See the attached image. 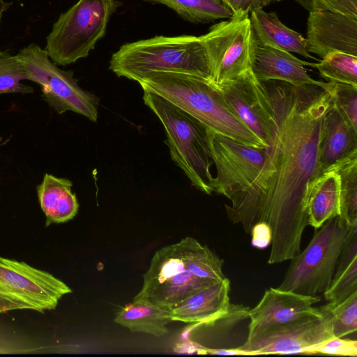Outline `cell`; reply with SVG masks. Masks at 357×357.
<instances>
[{
    "label": "cell",
    "mask_w": 357,
    "mask_h": 357,
    "mask_svg": "<svg viewBox=\"0 0 357 357\" xmlns=\"http://www.w3.org/2000/svg\"><path fill=\"white\" fill-rule=\"evenodd\" d=\"M16 56L26 70L28 80L40 86L42 98L57 114L70 111L97 121L99 98L79 86L73 71L57 67L45 50L36 43L22 48Z\"/></svg>",
    "instance_id": "52a82bcc"
},
{
    "label": "cell",
    "mask_w": 357,
    "mask_h": 357,
    "mask_svg": "<svg viewBox=\"0 0 357 357\" xmlns=\"http://www.w3.org/2000/svg\"><path fill=\"white\" fill-rule=\"evenodd\" d=\"M333 337L331 314L321 307L313 312L248 337L245 344L238 348L248 356L313 354L318 345Z\"/></svg>",
    "instance_id": "30bf717a"
},
{
    "label": "cell",
    "mask_w": 357,
    "mask_h": 357,
    "mask_svg": "<svg viewBox=\"0 0 357 357\" xmlns=\"http://www.w3.org/2000/svg\"><path fill=\"white\" fill-rule=\"evenodd\" d=\"M211 67V80L221 84L252 69L256 40L248 13L234 15L202 35Z\"/></svg>",
    "instance_id": "9c48e42d"
},
{
    "label": "cell",
    "mask_w": 357,
    "mask_h": 357,
    "mask_svg": "<svg viewBox=\"0 0 357 357\" xmlns=\"http://www.w3.org/2000/svg\"><path fill=\"white\" fill-rule=\"evenodd\" d=\"M356 257H357V225L349 229L338 257L334 275L345 268Z\"/></svg>",
    "instance_id": "d6a6232c"
},
{
    "label": "cell",
    "mask_w": 357,
    "mask_h": 357,
    "mask_svg": "<svg viewBox=\"0 0 357 357\" xmlns=\"http://www.w3.org/2000/svg\"><path fill=\"white\" fill-rule=\"evenodd\" d=\"M218 282L195 275L185 265L176 243L153 255L143 275V285L133 298L170 310L192 294Z\"/></svg>",
    "instance_id": "8fae6325"
},
{
    "label": "cell",
    "mask_w": 357,
    "mask_h": 357,
    "mask_svg": "<svg viewBox=\"0 0 357 357\" xmlns=\"http://www.w3.org/2000/svg\"><path fill=\"white\" fill-rule=\"evenodd\" d=\"M271 102L274 129L260 172L243 192L225 204L229 219L247 233L259 222L272 231L269 264L291 260L301 252L309 225L307 188L322 174L319 151L331 91L314 84L264 82Z\"/></svg>",
    "instance_id": "6da1fadb"
},
{
    "label": "cell",
    "mask_w": 357,
    "mask_h": 357,
    "mask_svg": "<svg viewBox=\"0 0 357 357\" xmlns=\"http://www.w3.org/2000/svg\"><path fill=\"white\" fill-rule=\"evenodd\" d=\"M314 354L356 357L357 341L334 337L318 345L314 350Z\"/></svg>",
    "instance_id": "1f68e13d"
},
{
    "label": "cell",
    "mask_w": 357,
    "mask_h": 357,
    "mask_svg": "<svg viewBox=\"0 0 357 357\" xmlns=\"http://www.w3.org/2000/svg\"><path fill=\"white\" fill-rule=\"evenodd\" d=\"M176 244L185 265L195 275L216 282L226 278L222 271L223 260L208 246L190 236Z\"/></svg>",
    "instance_id": "603a6c76"
},
{
    "label": "cell",
    "mask_w": 357,
    "mask_h": 357,
    "mask_svg": "<svg viewBox=\"0 0 357 357\" xmlns=\"http://www.w3.org/2000/svg\"><path fill=\"white\" fill-rule=\"evenodd\" d=\"M253 247L262 249L268 246L272 240V231L268 223L262 222L255 225L251 230Z\"/></svg>",
    "instance_id": "e575fe53"
},
{
    "label": "cell",
    "mask_w": 357,
    "mask_h": 357,
    "mask_svg": "<svg viewBox=\"0 0 357 357\" xmlns=\"http://www.w3.org/2000/svg\"><path fill=\"white\" fill-rule=\"evenodd\" d=\"M144 104L158 118L166 133L167 145L174 162L184 172L190 183L199 191L213 192V161L208 148L207 127L199 120L147 90H143Z\"/></svg>",
    "instance_id": "277c9868"
},
{
    "label": "cell",
    "mask_w": 357,
    "mask_h": 357,
    "mask_svg": "<svg viewBox=\"0 0 357 357\" xmlns=\"http://www.w3.org/2000/svg\"><path fill=\"white\" fill-rule=\"evenodd\" d=\"M333 92L335 105L357 130V87L333 83Z\"/></svg>",
    "instance_id": "f546056e"
},
{
    "label": "cell",
    "mask_w": 357,
    "mask_h": 357,
    "mask_svg": "<svg viewBox=\"0 0 357 357\" xmlns=\"http://www.w3.org/2000/svg\"><path fill=\"white\" fill-rule=\"evenodd\" d=\"M138 83L142 90L161 96L212 130L248 146L266 148L229 109L210 81L183 73L158 71L148 74Z\"/></svg>",
    "instance_id": "7a4b0ae2"
},
{
    "label": "cell",
    "mask_w": 357,
    "mask_h": 357,
    "mask_svg": "<svg viewBox=\"0 0 357 357\" xmlns=\"http://www.w3.org/2000/svg\"><path fill=\"white\" fill-rule=\"evenodd\" d=\"M73 183L67 178L45 173L36 186L38 201L45 215V227L66 222L77 213L79 203L72 191Z\"/></svg>",
    "instance_id": "ffe728a7"
},
{
    "label": "cell",
    "mask_w": 357,
    "mask_h": 357,
    "mask_svg": "<svg viewBox=\"0 0 357 357\" xmlns=\"http://www.w3.org/2000/svg\"><path fill=\"white\" fill-rule=\"evenodd\" d=\"M212 84L234 114L268 147L274 116L264 82L249 69L231 80Z\"/></svg>",
    "instance_id": "4fadbf2b"
},
{
    "label": "cell",
    "mask_w": 357,
    "mask_h": 357,
    "mask_svg": "<svg viewBox=\"0 0 357 357\" xmlns=\"http://www.w3.org/2000/svg\"><path fill=\"white\" fill-rule=\"evenodd\" d=\"M357 154V130L335 105L333 100L324 122L319 151L322 174Z\"/></svg>",
    "instance_id": "ac0fdd59"
},
{
    "label": "cell",
    "mask_w": 357,
    "mask_h": 357,
    "mask_svg": "<svg viewBox=\"0 0 357 357\" xmlns=\"http://www.w3.org/2000/svg\"><path fill=\"white\" fill-rule=\"evenodd\" d=\"M11 4L6 0H0V24L3 13L11 6Z\"/></svg>",
    "instance_id": "d590c367"
},
{
    "label": "cell",
    "mask_w": 357,
    "mask_h": 357,
    "mask_svg": "<svg viewBox=\"0 0 357 357\" xmlns=\"http://www.w3.org/2000/svg\"><path fill=\"white\" fill-rule=\"evenodd\" d=\"M114 321L133 332L162 337L168 334L167 325L172 321L170 310L146 300L133 298L116 312Z\"/></svg>",
    "instance_id": "7402d4cb"
},
{
    "label": "cell",
    "mask_w": 357,
    "mask_h": 357,
    "mask_svg": "<svg viewBox=\"0 0 357 357\" xmlns=\"http://www.w3.org/2000/svg\"><path fill=\"white\" fill-rule=\"evenodd\" d=\"M161 3L176 12L185 20L207 23L233 17L230 8L222 0H144Z\"/></svg>",
    "instance_id": "cb8c5ba5"
},
{
    "label": "cell",
    "mask_w": 357,
    "mask_h": 357,
    "mask_svg": "<svg viewBox=\"0 0 357 357\" xmlns=\"http://www.w3.org/2000/svg\"><path fill=\"white\" fill-rule=\"evenodd\" d=\"M230 281L225 278L185 298L170 309L172 321L211 325L229 311Z\"/></svg>",
    "instance_id": "e0dca14e"
},
{
    "label": "cell",
    "mask_w": 357,
    "mask_h": 357,
    "mask_svg": "<svg viewBox=\"0 0 357 357\" xmlns=\"http://www.w3.org/2000/svg\"><path fill=\"white\" fill-rule=\"evenodd\" d=\"M319 301L317 296H305L278 288L266 289L259 303L249 310L248 337L313 312L317 309L313 305Z\"/></svg>",
    "instance_id": "9a60e30c"
},
{
    "label": "cell",
    "mask_w": 357,
    "mask_h": 357,
    "mask_svg": "<svg viewBox=\"0 0 357 357\" xmlns=\"http://www.w3.org/2000/svg\"><path fill=\"white\" fill-rule=\"evenodd\" d=\"M357 291V257L339 273L333 275L332 281L323 294L324 298L332 305H337Z\"/></svg>",
    "instance_id": "f1b7e54d"
},
{
    "label": "cell",
    "mask_w": 357,
    "mask_h": 357,
    "mask_svg": "<svg viewBox=\"0 0 357 357\" xmlns=\"http://www.w3.org/2000/svg\"><path fill=\"white\" fill-rule=\"evenodd\" d=\"M309 12L332 10L357 16V0H295Z\"/></svg>",
    "instance_id": "4dcf8cb0"
},
{
    "label": "cell",
    "mask_w": 357,
    "mask_h": 357,
    "mask_svg": "<svg viewBox=\"0 0 357 357\" xmlns=\"http://www.w3.org/2000/svg\"><path fill=\"white\" fill-rule=\"evenodd\" d=\"M321 307L331 314L332 330L335 337H343L356 332L357 291L337 305L328 303Z\"/></svg>",
    "instance_id": "83f0119b"
},
{
    "label": "cell",
    "mask_w": 357,
    "mask_h": 357,
    "mask_svg": "<svg viewBox=\"0 0 357 357\" xmlns=\"http://www.w3.org/2000/svg\"><path fill=\"white\" fill-rule=\"evenodd\" d=\"M232 11L234 15L250 13L251 11L263 8L271 3L282 0H222Z\"/></svg>",
    "instance_id": "836d02e7"
},
{
    "label": "cell",
    "mask_w": 357,
    "mask_h": 357,
    "mask_svg": "<svg viewBox=\"0 0 357 357\" xmlns=\"http://www.w3.org/2000/svg\"><path fill=\"white\" fill-rule=\"evenodd\" d=\"M340 195V176L334 169L311 181L307 188L309 225L317 229L339 215Z\"/></svg>",
    "instance_id": "44dd1931"
},
{
    "label": "cell",
    "mask_w": 357,
    "mask_h": 357,
    "mask_svg": "<svg viewBox=\"0 0 357 357\" xmlns=\"http://www.w3.org/2000/svg\"><path fill=\"white\" fill-rule=\"evenodd\" d=\"M71 292L51 273L0 257V314L15 310L44 313L55 309L59 300Z\"/></svg>",
    "instance_id": "ba28073f"
},
{
    "label": "cell",
    "mask_w": 357,
    "mask_h": 357,
    "mask_svg": "<svg viewBox=\"0 0 357 357\" xmlns=\"http://www.w3.org/2000/svg\"><path fill=\"white\" fill-rule=\"evenodd\" d=\"M320 76L331 83L357 87V56L344 52L330 54L319 63H313Z\"/></svg>",
    "instance_id": "484cf974"
},
{
    "label": "cell",
    "mask_w": 357,
    "mask_h": 357,
    "mask_svg": "<svg viewBox=\"0 0 357 357\" xmlns=\"http://www.w3.org/2000/svg\"><path fill=\"white\" fill-rule=\"evenodd\" d=\"M350 228L336 215L315 229L305 250L291 259L278 289L310 296L324 294Z\"/></svg>",
    "instance_id": "8992f818"
},
{
    "label": "cell",
    "mask_w": 357,
    "mask_h": 357,
    "mask_svg": "<svg viewBox=\"0 0 357 357\" xmlns=\"http://www.w3.org/2000/svg\"><path fill=\"white\" fill-rule=\"evenodd\" d=\"M252 30L259 46H266L296 53L305 58L317 59L306 49L305 38L283 24L276 13H266L263 8L250 12Z\"/></svg>",
    "instance_id": "d6986e66"
},
{
    "label": "cell",
    "mask_w": 357,
    "mask_h": 357,
    "mask_svg": "<svg viewBox=\"0 0 357 357\" xmlns=\"http://www.w3.org/2000/svg\"><path fill=\"white\" fill-rule=\"evenodd\" d=\"M22 80H28V75L22 62L16 55L0 50V95L33 93V89Z\"/></svg>",
    "instance_id": "4316f807"
},
{
    "label": "cell",
    "mask_w": 357,
    "mask_h": 357,
    "mask_svg": "<svg viewBox=\"0 0 357 357\" xmlns=\"http://www.w3.org/2000/svg\"><path fill=\"white\" fill-rule=\"evenodd\" d=\"M332 169L340 176L339 217L349 227L357 225V154L342 160Z\"/></svg>",
    "instance_id": "d4e9b609"
},
{
    "label": "cell",
    "mask_w": 357,
    "mask_h": 357,
    "mask_svg": "<svg viewBox=\"0 0 357 357\" xmlns=\"http://www.w3.org/2000/svg\"><path fill=\"white\" fill-rule=\"evenodd\" d=\"M306 49L324 59L333 52L357 56V16L332 10L309 13Z\"/></svg>",
    "instance_id": "5bb4252c"
},
{
    "label": "cell",
    "mask_w": 357,
    "mask_h": 357,
    "mask_svg": "<svg viewBox=\"0 0 357 357\" xmlns=\"http://www.w3.org/2000/svg\"><path fill=\"white\" fill-rule=\"evenodd\" d=\"M116 0H79L54 23L46 37L45 51L56 66L86 57L105 33Z\"/></svg>",
    "instance_id": "5b68a950"
},
{
    "label": "cell",
    "mask_w": 357,
    "mask_h": 357,
    "mask_svg": "<svg viewBox=\"0 0 357 357\" xmlns=\"http://www.w3.org/2000/svg\"><path fill=\"white\" fill-rule=\"evenodd\" d=\"M210 155L216 169L213 192L230 199L243 192L261 171L265 149L246 145L207 127Z\"/></svg>",
    "instance_id": "7c38bea8"
},
{
    "label": "cell",
    "mask_w": 357,
    "mask_h": 357,
    "mask_svg": "<svg viewBox=\"0 0 357 357\" xmlns=\"http://www.w3.org/2000/svg\"><path fill=\"white\" fill-rule=\"evenodd\" d=\"M313 63L301 60L286 51L257 45L252 70L261 82L278 80L294 85L314 84L332 90L333 83L317 81L308 75L304 66L312 67Z\"/></svg>",
    "instance_id": "2e32d148"
},
{
    "label": "cell",
    "mask_w": 357,
    "mask_h": 357,
    "mask_svg": "<svg viewBox=\"0 0 357 357\" xmlns=\"http://www.w3.org/2000/svg\"><path fill=\"white\" fill-rule=\"evenodd\" d=\"M109 69L118 77L137 82L158 71L183 73L211 80L210 60L202 36H160L126 43L112 54Z\"/></svg>",
    "instance_id": "3957f363"
}]
</instances>
